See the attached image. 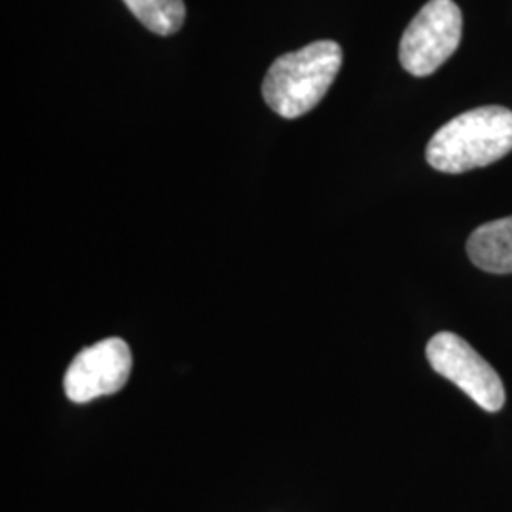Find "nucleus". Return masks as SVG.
<instances>
[{
  "mask_svg": "<svg viewBox=\"0 0 512 512\" xmlns=\"http://www.w3.org/2000/svg\"><path fill=\"white\" fill-rule=\"evenodd\" d=\"M512 150V110L480 107L444 124L431 137L425 158L440 173H465L494 164Z\"/></svg>",
  "mask_w": 512,
  "mask_h": 512,
  "instance_id": "obj_1",
  "label": "nucleus"
},
{
  "mask_svg": "<svg viewBox=\"0 0 512 512\" xmlns=\"http://www.w3.org/2000/svg\"><path fill=\"white\" fill-rule=\"evenodd\" d=\"M342 61V48L332 40L277 57L262 82L266 105L287 120L304 116L327 95Z\"/></svg>",
  "mask_w": 512,
  "mask_h": 512,
  "instance_id": "obj_2",
  "label": "nucleus"
},
{
  "mask_svg": "<svg viewBox=\"0 0 512 512\" xmlns=\"http://www.w3.org/2000/svg\"><path fill=\"white\" fill-rule=\"evenodd\" d=\"M463 16L454 0H429L406 27L399 59L404 71L429 76L458 50Z\"/></svg>",
  "mask_w": 512,
  "mask_h": 512,
  "instance_id": "obj_3",
  "label": "nucleus"
},
{
  "mask_svg": "<svg viewBox=\"0 0 512 512\" xmlns=\"http://www.w3.org/2000/svg\"><path fill=\"white\" fill-rule=\"evenodd\" d=\"M427 361L433 370L458 385L486 412H499L505 404V387L478 351L454 332H439L427 344Z\"/></svg>",
  "mask_w": 512,
  "mask_h": 512,
  "instance_id": "obj_4",
  "label": "nucleus"
},
{
  "mask_svg": "<svg viewBox=\"0 0 512 512\" xmlns=\"http://www.w3.org/2000/svg\"><path fill=\"white\" fill-rule=\"evenodd\" d=\"M131 351L122 338H107L84 348L65 372V395L76 404L120 391L131 374Z\"/></svg>",
  "mask_w": 512,
  "mask_h": 512,
  "instance_id": "obj_5",
  "label": "nucleus"
},
{
  "mask_svg": "<svg viewBox=\"0 0 512 512\" xmlns=\"http://www.w3.org/2000/svg\"><path fill=\"white\" fill-rule=\"evenodd\" d=\"M467 253L488 274H512V217L478 226L467 241Z\"/></svg>",
  "mask_w": 512,
  "mask_h": 512,
  "instance_id": "obj_6",
  "label": "nucleus"
},
{
  "mask_svg": "<svg viewBox=\"0 0 512 512\" xmlns=\"http://www.w3.org/2000/svg\"><path fill=\"white\" fill-rule=\"evenodd\" d=\"M131 14L156 35H173L183 27V0H124Z\"/></svg>",
  "mask_w": 512,
  "mask_h": 512,
  "instance_id": "obj_7",
  "label": "nucleus"
}]
</instances>
